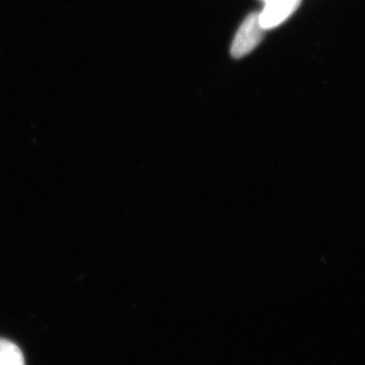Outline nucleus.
I'll use <instances>...</instances> for the list:
<instances>
[{
  "instance_id": "1",
  "label": "nucleus",
  "mask_w": 365,
  "mask_h": 365,
  "mask_svg": "<svg viewBox=\"0 0 365 365\" xmlns=\"http://www.w3.org/2000/svg\"><path fill=\"white\" fill-rule=\"evenodd\" d=\"M264 29L262 28L259 14H251L242 23L237 31L232 46V55L235 58L246 56L257 47L263 37Z\"/></svg>"
},
{
  "instance_id": "2",
  "label": "nucleus",
  "mask_w": 365,
  "mask_h": 365,
  "mask_svg": "<svg viewBox=\"0 0 365 365\" xmlns=\"http://www.w3.org/2000/svg\"><path fill=\"white\" fill-rule=\"evenodd\" d=\"M300 0H266L265 9L259 14V20L264 30H270L287 20Z\"/></svg>"
},
{
  "instance_id": "3",
  "label": "nucleus",
  "mask_w": 365,
  "mask_h": 365,
  "mask_svg": "<svg viewBox=\"0 0 365 365\" xmlns=\"http://www.w3.org/2000/svg\"><path fill=\"white\" fill-rule=\"evenodd\" d=\"M0 365H26L20 348L11 341L0 338Z\"/></svg>"
}]
</instances>
